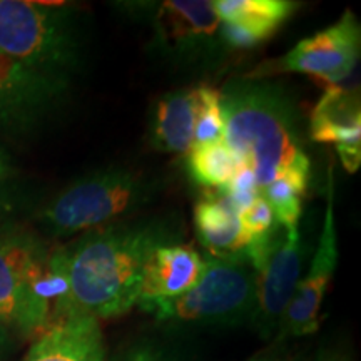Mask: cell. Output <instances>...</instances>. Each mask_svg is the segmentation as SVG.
Segmentation results:
<instances>
[{
	"instance_id": "obj_26",
	"label": "cell",
	"mask_w": 361,
	"mask_h": 361,
	"mask_svg": "<svg viewBox=\"0 0 361 361\" xmlns=\"http://www.w3.org/2000/svg\"><path fill=\"white\" fill-rule=\"evenodd\" d=\"M250 361H271V360L266 358V356H256V358H252Z\"/></svg>"
},
{
	"instance_id": "obj_8",
	"label": "cell",
	"mask_w": 361,
	"mask_h": 361,
	"mask_svg": "<svg viewBox=\"0 0 361 361\" xmlns=\"http://www.w3.org/2000/svg\"><path fill=\"white\" fill-rule=\"evenodd\" d=\"M246 256L256 269V303L250 323L259 336L268 340L278 333L301 279L300 229H284L274 223L268 233L251 239Z\"/></svg>"
},
{
	"instance_id": "obj_17",
	"label": "cell",
	"mask_w": 361,
	"mask_h": 361,
	"mask_svg": "<svg viewBox=\"0 0 361 361\" xmlns=\"http://www.w3.org/2000/svg\"><path fill=\"white\" fill-rule=\"evenodd\" d=\"M197 121V89L169 90L154 104L149 126L152 147L171 154H188L194 146Z\"/></svg>"
},
{
	"instance_id": "obj_21",
	"label": "cell",
	"mask_w": 361,
	"mask_h": 361,
	"mask_svg": "<svg viewBox=\"0 0 361 361\" xmlns=\"http://www.w3.org/2000/svg\"><path fill=\"white\" fill-rule=\"evenodd\" d=\"M197 121L194 144L224 141V117L221 109V90L213 85H197Z\"/></svg>"
},
{
	"instance_id": "obj_9",
	"label": "cell",
	"mask_w": 361,
	"mask_h": 361,
	"mask_svg": "<svg viewBox=\"0 0 361 361\" xmlns=\"http://www.w3.org/2000/svg\"><path fill=\"white\" fill-rule=\"evenodd\" d=\"M361 29L351 11L340 20L300 40L290 52L271 59L246 74L247 79H263L283 72H298L318 79L326 87L345 84L360 61Z\"/></svg>"
},
{
	"instance_id": "obj_20",
	"label": "cell",
	"mask_w": 361,
	"mask_h": 361,
	"mask_svg": "<svg viewBox=\"0 0 361 361\" xmlns=\"http://www.w3.org/2000/svg\"><path fill=\"white\" fill-rule=\"evenodd\" d=\"M305 192V189L298 188L295 183L284 178L274 179L259 191L273 209L274 221L284 229L298 228L303 213Z\"/></svg>"
},
{
	"instance_id": "obj_12",
	"label": "cell",
	"mask_w": 361,
	"mask_h": 361,
	"mask_svg": "<svg viewBox=\"0 0 361 361\" xmlns=\"http://www.w3.org/2000/svg\"><path fill=\"white\" fill-rule=\"evenodd\" d=\"M310 135L316 142L335 144L348 173L361 164V109L358 89L340 84L324 87L310 117Z\"/></svg>"
},
{
	"instance_id": "obj_15",
	"label": "cell",
	"mask_w": 361,
	"mask_h": 361,
	"mask_svg": "<svg viewBox=\"0 0 361 361\" xmlns=\"http://www.w3.org/2000/svg\"><path fill=\"white\" fill-rule=\"evenodd\" d=\"M206 261L192 246L176 243L157 247L144 266L137 305L191 291L201 281Z\"/></svg>"
},
{
	"instance_id": "obj_6",
	"label": "cell",
	"mask_w": 361,
	"mask_h": 361,
	"mask_svg": "<svg viewBox=\"0 0 361 361\" xmlns=\"http://www.w3.org/2000/svg\"><path fill=\"white\" fill-rule=\"evenodd\" d=\"M126 11L149 27L156 56L178 69H209L229 51L211 0L135 2Z\"/></svg>"
},
{
	"instance_id": "obj_10",
	"label": "cell",
	"mask_w": 361,
	"mask_h": 361,
	"mask_svg": "<svg viewBox=\"0 0 361 361\" xmlns=\"http://www.w3.org/2000/svg\"><path fill=\"white\" fill-rule=\"evenodd\" d=\"M71 82L30 69L0 51V134L27 137L61 114Z\"/></svg>"
},
{
	"instance_id": "obj_24",
	"label": "cell",
	"mask_w": 361,
	"mask_h": 361,
	"mask_svg": "<svg viewBox=\"0 0 361 361\" xmlns=\"http://www.w3.org/2000/svg\"><path fill=\"white\" fill-rule=\"evenodd\" d=\"M314 361H348L341 353H336V351H324V353H319L316 356Z\"/></svg>"
},
{
	"instance_id": "obj_1",
	"label": "cell",
	"mask_w": 361,
	"mask_h": 361,
	"mask_svg": "<svg viewBox=\"0 0 361 361\" xmlns=\"http://www.w3.org/2000/svg\"><path fill=\"white\" fill-rule=\"evenodd\" d=\"M183 239L179 223L146 218L102 226L56 247L51 268L66 283L67 295L52 319L71 311L107 319L137 305L144 266L157 247ZM51 319V322H52Z\"/></svg>"
},
{
	"instance_id": "obj_23",
	"label": "cell",
	"mask_w": 361,
	"mask_h": 361,
	"mask_svg": "<svg viewBox=\"0 0 361 361\" xmlns=\"http://www.w3.org/2000/svg\"><path fill=\"white\" fill-rule=\"evenodd\" d=\"M13 336L6 324L0 322V361H4L11 353L12 346H13Z\"/></svg>"
},
{
	"instance_id": "obj_2",
	"label": "cell",
	"mask_w": 361,
	"mask_h": 361,
	"mask_svg": "<svg viewBox=\"0 0 361 361\" xmlns=\"http://www.w3.org/2000/svg\"><path fill=\"white\" fill-rule=\"evenodd\" d=\"M224 141L255 176L261 191L284 178L308 188L311 161L286 90L261 79L236 78L221 89Z\"/></svg>"
},
{
	"instance_id": "obj_7",
	"label": "cell",
	"mask_w": 361,
	"mask_h": 361,
	"mask_svg": "<svg viewBox=\"0 0 361 361\" xmlns=\"http://www.w3.org/2000/svg\"><path fill=\"white\" fill-rule=\"evenodd\" d=\"M255 303L256 269L245 252L234 258H209L191 291L139 306L159 322L236 326L251 322Z\"/></svg>"
},
{
	"instance_id": "obj_11",
	"label": "cell",
	"mask_w": 361,
	"mask_h": 361,
	"mask_svg": "<svg viewBox=\"0 0 361 361\" xmlns=\"http://www.w3.org/2000/svg\"><path fill=\"white\" fill-rule=\"evenodd\" d=\"M333 164L328 169L326 207L314 258L303 279L298 283L293 298L284 311L278 329V340L308 336L318 331L322 306L338 264V238L335 224V183Z\"/></svg>"
},
{
	"instance_id": "obj_19",
	"label": "cell",
	"mask_w": 361,
	"mask_h": 361,
	"mask_svg": "<svg viewBox=\"0 0 361 361\" xmlns=\"http://www.w3.org/2000/svg\"><path fill=\"white\" fill-rule=\"evenodd\" d=\"M107 361H191L179 343L166 336L142 335L123 343Z\"/></svg>"
},
{
	"instance_id": "obj_18",
	"label": "cell",
	"mask_w": 361,
	"mask_h": 361,
	"mask_svg": "<svg viewBox=\"0 0 361 361\" xmlns=\"http://www.w3.org/2000/svg\"><path fill=\"white\" fill-rule=\"evenodd\" d=\"M241 166L226 141L194 144L188 152L189 174L192 180L207 189H224Z\"/></svg>"
},
{
	"instance_id": "obj_13",
	"label": "cell",
	"mask_w": 361,
	"mask_h": 361,
	"mask_svg": "<svg viewBox=\"0 0 361 361\" xmlns=\"http://www.w3.org/2000/svg\"><path fill=\"white\" fill-rule=\"evenodd\" d=\"M213 4L228 49L258 47L300 7L290 0H216Z\"/></svg>"
},
{
	"instance_id": "obj_3",
	"label": "cell",
	"mask_w": 361,
	"mask_h": 361,
	"mask_svg": "<svg viewBox=\"0 0 361 361\" xmlns=\"http://www.w3.org/2000/svg\"><path fill=\"white\" fill-rule=\"evenodd\" d=\"M159 180L130 168L97 169L72 180L35 214L44 238L67 239L124 221L149 204Z\"/></svg>"
},
{
	"instance_id": "obj_5",
	"label": "cell",
	"mask_w": 361,
	"mask_h": 361,
	"mask_svg": "<svg viewBox=\"0 0 361 361\" xmlns=\"http://www.w3.org/2000/svg\"><path fill=\"white\" fill-rule=\"evenodd\" d=\"M51 255L44 236L0 214V322L13 336L37 338L51 324Z\"/></svg>"
},
{
	"instance_id": "obj_4",
	"label": "cell",
	"mask_w": 361,
	"mask_h": 361,
	"mask_svg": "<svg viewBox=\"0 0 361 361\" xmlns=\"http://www.w3.org/2000/svg\"><path fill=\"white\" fill-rule=\"evenodd\" d=\"M0 51L71 82L84 59V20L74 7L61 2L0 0Z\"/></svg>"
},
{
	"instance_id": "obj_16",
	"label": "cell",
	"mask_w": 361,
	"mask_h": 361,
	"mask_svg": "<svg viewBox=\"0 0 361 361\" xmlns=\"http://www.w3.org/2000/svg\"><path fill=\"white\" fill-rule=\"evenodd\" d=\"M194 229L209 258L245 255L251 241L239 224L236 207L221 189H207L196 202Z\"/></svg>"
},
{
	"instance_id": "obj_14",
	"label": "cell",
	"mask_w": 361,
	"mask_h": 361,
	"mask_svg": "<svg viewBox=\"0 0 361 361\" xmlns=\"http://www.w3.org/2000/svg\"><path fill=\"white\" fill-rule=\"evenodd\" d=\"M22 361H107L99 319L80 311L57 316Z\"/></svg>"
},
{
	"instance_id": "obj_22",
	"label": "cell",
	"mask_w": 361,
	"mask_h": 361,
	"mask_svg": "<svg viewBox=\"0 0 361 361\" xmlns=\"http://www.w3.org/2000/svg\"><path fill=\"white\" fill-rule=\"evenodd\" d=\"M239 224H241L243 231L250 239L258 238L261 234L268 233L273 228L274 223V214L268 201L263 196L256 197L250 206L245 207L243 211H239Z\"/></svg>"
},
{
	"instance_id": "obj_25",
	"label": "cell",
	"mask_w": 361,
	"mask_h": 361,
	"mask_svg": "<svg viewBox=\"0 0 361 361\" xmlns=\"http://www.w3.org/2000/svg\"><path fill=\"white\" fill-rule=\"evenodd\" d=\"M11 174V164H8V159L6 156V152L0 149V179L7 178Z\"/></svg>"
}]
</instances>
